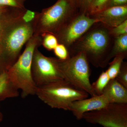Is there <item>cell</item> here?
I'll list each match as a JSON object with an SVG mask.
<instances>
[{
    "label": "cell",
    "instance_id": "6da1fadb",
    "mask_svg": "<svg viewBox=\"0 0 127 127\" xmlns=\"http://www.w3.org/2000/svg\"><path fill=\"white\" fill-rule=\"evenodd\" d=\"M109 30L100 22L95 23L68 49L69 53L84 52L89 63L96 67L104 68L109 63L114 39Z\"/></svg>",
    "mask_w": 127,
    "mask_h": 127
},
{
    "label": "cell",
    "instance_id": "7a4b0ae2",
    "mask_svg": "<svg viewBox=\"0 0 127 127\" xmlns=\"http://www.w3.org/2000/svg\"><path fill=\"white\" fill-rule=\"evenodd\" d=\"M21 16L1 31L0 74L6 72L16 62L23 46L34 34V22L26 23L22 20Z\"/></svg>",
    "mask_w": 127,
    "mask_h": 127
},
{
    "label": "cell",
    "instance_id": "3957f363",
    "mask_svg": "<svg viewBox=\"0 0 127 127\" xmlns=\"http://www.w3.org/2000/svg\"><path fill=\"white\" fill-rule=\"evenodd\" d=\"M41 40L40 35L33 34L26 43L23 52L6 71L11 83L21 91L23 98L35 94L37 87L32 75V61L35 49L41 45Z\"/></svg>",
    "mask_w": 127,
    "mask_h": 127
},
{
    "label": "cell",
    "instance_id": "277c9868",
    "mask_svg": "<svg viewBox=\"0 0 127 127\" xmlns=\"http://www.w3.org/2000/svg\"><path fill=\"white\" fill-rule=\"evenodd\" d=\"M78 12L77 4L71 0H58L38 12L34 21V34L48 33L56 36Z\"/></svg>",
    "mask_w": 127,
    "mask_h": 127
},
{
    "label": "cell",
    "instance_id": "5b68a950",
    "mask_svg": "<svg viewBox=\"0 0 127 127\" xmlns=\"http://www.w3.org/2000/svg\"><path fill=\"white\" fill-rule=\"evenodd\" d=\"M35 95L52 108L69 111L72 103L87 98L89 94L63 79L37 87Z\"/></svg>",
    "mask_w": 127,
    "mask_h": 127
},
{
    "label": "cell",
    "instance_id": "8992f818",
    "mask_svg": "<svg viewBox=\"0 0 127 127\" xmlns=\"http://www.w3.org/2000/svg\"><path fill=\"white\" fill-rule=\"evenodd\" d=\"M69 54L70 56L65 60L59 59V67L64 78L92 96H95L90 81L91 70L86 56L82 52Z\"/></svg>",
    "mask_w": 127,
    "mask_h": 127
},
{
    "label": "cell",
    "instance_id": "52a82bcc",
    "mask_svg": "<svg viewBox=\"0 0 127 127\" xmlns=\"http://www.w3.org/2000/svg\"><path fill=\"white\" fill-rule=\"evenodd\" d=\"M32 73L37 87L64 79L59 67V59L46 56L38 48L33 53Z\"/></svg>",
    "mask_w": 127,
    "mask_h": 127
},
{
    "label": "cell",
    "instance_id": "ba28073f",
    "mask_svg": "<svg viewBox=\"0 0 127 127\" xmlns=\"http://www.w3.org/2000/svg\"><path fill=\"white\" fill-rule=\"evenodd\" d=\"M82 119L103 127H127V104L109 103L101 109L84 114Z\"/></svg>",
    "mask_w": 127,
    "mask_h": 127
},
{
    "label": "cell",
    "instance_id": "9c48e42d",
    "mask_svg": "<svg viewBox=\"0 0 127 127\" xmlns=\"http://www.w3.org/2000/svg\"><path fill=\"white\" fill-rule=\"evenodd\" d=\"M99 21L86 14H78L56 35L58 43L68 49Z\"/></svg>",
    "mask_w": 127,
    "mask_h": 127
},
{
    "label": "cell",
    "instance_id": "30bf717a",
    "mask_svg": "<svg viewBox=\"0 0 127 127\" xmlns=\"http://www.w3.org/2000/svg\"><path fill=\"white\" fill-rule=\"evenodd\" d=\"M109 103L106 96L102 94L75 101L72 103L69 111L77 120H80L82 119L84 114L101 109Z\"/></svg>",
    "mask_w": 127,
    "mask_h": 127
},
{
    "label": "cell",
    "instance_id": "8fae6325",
    "mask_svg": "<svg viewBox=\"0 0 127 127\" xmlns=\"http://www.w3.org/2000/svg\"><path fill=\"white\" fill-rule=\"evenodd\" d=\"M90 17L111 29L127 20V5L108 7Z\"/></svg>",
    "mask_w": 127,
    "mask_h": 127
},
{
    "label": "cell",
    "instance_id": "7c38bea8",
    "mask_svg": "<svg viewBox=\"0 0 127 127\" xmlns=\"http://www.w3.org/2000/svg\"><path fill=\"white\" fill-rule=\"evenodd\" d=\"M103 94L106 96L109 103L127 104V88L116 79L110 80Z\"/></svg>",
    "mask_w": 127,
    "mask_h": 127
},
{
    "label": "cell",
    "instance_id": "4fadbf2b",
    "mask_svg": "<svg viewBox=\"0 0 127 127\" xmlns=\"http://www.w3.org/2000/svg\"><path fill=\"white\" fill-rule=\"evenodd\" d=\"M127 55V34L114 37L109 60L118 55Z\"/></svg>",
    "mask_w": 127,
    "mask_h": 127
},
{
    "label": "cell",
    "instance_id": "5bb4252c",
    "mask_svg": "<svg viewBox=\"0 0 127 127\" xmlns=\"http://www.w3.org/2000/svg\"><path fill=\"white\" fill-rule=\"evenodd\" d=\"M110 80L106 71H102L97 79L92 84L93 91L95 96L103 94L104 88Z\"/></svg>",
    "mask_w": 127,
    "mask_h": 127
},
{
    "label": "cell",
    "instance_id": "9a60e30c",
    "mask_svg": "<svg viewBox=\"0 0 127 127\" xmlns=\"http://www.w3.org/2000/svg\"><path fill=\"white\" fill-rule=\"evenodd\" d=\"M127 57L124 55H118L114 58L112 61L109 63V67L106 71L110 79H115L117 77L124 59Z\"/></svg>",
    "mask_w": 127,
    "mask_h": 127
},
{
    "label": "cell",
    "instance_id": "2e32d148",
    "mask_svg": "<svg viewBox=\"0 0 127 127\" xmlns=\"http://www.w3.org/2000/svg\"><path fill=\"white\" fill-rule=\"evenodd\" d=\"M41 35V45L48 51L54 50L59 43L56 37L53 34L46 33Z\"/></svg>",
    "mask_w": 127,
    "mask_h": 127
},
{
    "label": "cell",
    "instance_id": "e0dca14e",
    "mask_svg": "<svg viewBox=\"0 0 127 127\" xmlns=\"http://www.w3.org/2000/svg\"><path fill=\"white\" fill-rule=\"evenodd\" d=\"M109 0H94L87 15L91 16L106 9Z\"/></svg>",
    "mask_w": 127,
    "mask_h": 127
},
{
    "label": "cell",
    "instance_id": "ac0fdd59",
    "mask_svg": "<svg viewBox=\"0 0 127 127\" xmlns=\"http://www.w3.org/2000/svg\"><path fill=\"white\" fill-rule=\"evenodd\" d=\"M26 1V0H0V7L25 9V3Z\"/></svg>",
    "mask_w": 127,
    "mask_h": 127
},
{
    "label": "cell",
    "instance_id": "d6986e66",
    "mask_svg": "<svg viewBox=\"0 0 127 127\" xmlns=\"http://www.w3.org/2000/svg\"><path fill=\"white\" fill-rule=\"evenodd\" d=\"M109 32L113 37L127 34V20L116 27L109 29Z\"/></svg>",
    "mask_w": 127,
    "mask_h": 127
},
{
    "label": "cell",
    "instance_id": "ffe728a7",
    "mask_svg": "<svg viewBox=\"0 0 127 127\" xmlns=\"http://www.w3.org/2000/svg\"><path fill=\"white\" fill-rule=\"evenodd\" d=\"M119 82L127 88V63L123 62L118 75L115 78Z\"/></svg>",
    "mask_w": 127,
    "mask_h": 127
},
{
    "label": "cell",
    "instance_id": "44dd1931",
    "mask_svg": "<svg viewBox=\"0 0 127 127\" xmlns=\"http://www.w3.org/2000/svg\"><path fill=\"white\" fill-rule=\"evenodd\" d=\"M53 51L55 55L60 60H65L70 56L68 49L63 44L58 43Z\"/></svg>",
    "mask_w": 127,
    "mask_h": 127
},
{
    "label": "cell",
    "instance_id": "7402d4cb",
    "mask_svg": "<svg viewBox=\"0 0 127 127\" xmlns=\"http://www.w3.org/2000/svg\"><path fill=\"white\" fill-rule=\"evenodd\" d=\"M38 12L26 9L22 16V20L27 23L34 22Z\"/></svg>",
    "mask_w": 127,
    "mask_h": 127
},
{
    "label": "cell",
    "instance_id": "603a6c76",
    "mask_svg": "<svg viewBox=\"0 0 127 127\" xmlns=\"http://www.w3.org/2000/svg\"><path fill=\"white\" fill-rule=\"evenodd\" d=\"M94 0H79L78 7L79 13L87 14Z\"/></svg>",
    "mask_w": 127,
    "mask_h": 127
},
{
    "label": "cell",
    "instance_id": "cb8c5ba5",
    "mask_svg": "<svg viewBox=\"0 0 127 127\" xmlns=\"http://www.w3.org/2000/svg\"><path fill=\"white\" fill-rule=\"evenodd\" d=\"M127 5V0H109L106 8Z\"/></svg>",
    "mask_w": 127,
    "mask_h": 127
},
{
    "label": "cell",
    "instance_id": "d4e9b609",
    "mask_svg": "<svg viewBox=\"0 0 127 127\" xmlns=\"http://www.w3.org/2000/svg\"><path fill=\"white\" fill-rule=\"evenodd\" d=\"M71 0L72 1H73V2H75V3H76V4H77L78 6V4L79 0Z\"/></svg>",
    "mask_w": 127,
    "mask_h": 127
},
{
    "label": "cell",
    "instance_id": "484cf974",
    "mask_svg": "<svg viewBox=\"0 0 127 127\" xmlns=\"http://www.w3.org/2000/svg\"><path fill=\"white\" fill-rule=\"evenodd\" d=\"M1 37V31H0V40Z\"/></svg>",
    "mask_w": 127,
    "mask_h": 127
},
{
    "label": "cell",
    "instance_id": "4316f807",
    "mask_svg": "<svg viewBox=\"0 0 127 127\" xmlns=\"http://www.w3.org/2000/svg\"><path fill=\"white\" fill-rule=\"evenodd\" d=\"M1 116L0 114V120Z\"/></svg>",
    "mask_w": 127,
    "mask_h": 127
}]
</instances>
